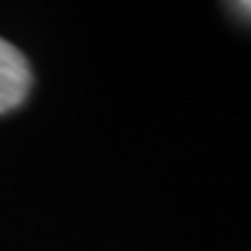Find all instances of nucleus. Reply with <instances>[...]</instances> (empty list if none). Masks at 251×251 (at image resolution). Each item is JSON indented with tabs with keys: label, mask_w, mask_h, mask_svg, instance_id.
<instances>
[{
	"label": "nucleus",
	"mask_w": 251,
	"mask_h": 251,
	"mask_svg": "<svg viewBox=\"0 0 251 251\" xmlns=\"http://www.w3.org/2000/svg\"><path fill=\"white\" fill-rule=\"evenodd\" d=\"M230 7H233L235 14H240V17H244L247 21H251V0H237Z\"/></svg>",
	"instance_id": "obj_2"
},
{
	"label": "nucleus",
	"mask_w": 251,
	"mask_h": 251,
	"mask_svg": "<svg viewBox=\"0 0 251 251\" xmlns=\"http://www.w3.org/2000/svg\"><path fill=\"white\" fill-rule=\"evenodd\" d=\"M30 65L14 45L0 37V114L19 107L30 91Z\"/></svg>",
	"instance_id": "obj_1"
}]
</instances>
